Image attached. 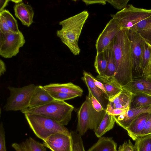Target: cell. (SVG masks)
<instances>
[{
	"mask_svg": "<svg viewBox=\"0 0 151 151\" xmlns=\"http://www.w3.org/2000/svg\"><path fill=\"white\" fill-rule=\"evenodd\" d=\"M112 42L116 65L114 78L123 88L133 79L130 44L125 30L122 29Z\"/></svg>",
	"mask_w": 151,
	"mask_h": 151,
	"instance_id": "obj_1",
	"label": "cell"
},
{
	"mask_svg": "<svg viewBox=\"0 0 151 151\" xmlns=\"http://www.w3.org/2000/svg\"><path fill=\"white\" fill-rule=\"evenodd\" d=\"M88 16V12L84 11L59 23L62 26V28L57 31V35L74 55L80 54L81 49L78 41Z\"/></svg>",
	"mask_w": 151,
	"mask_h": 151,
	"instance_id": "obj_2",
	"label": "cell"
},
{
	"mask_svg": "<svg viewBox=\"0 0 151 151\" xmlns=\"http://www.w3.org/2000/svg\"><path fill=\"white\" fill-rule=\"evenodd\" d=\"M74 106L65 101L54 100L48 104L34 108H29L21 112L39 115L53 119L63 126L71 119Z\"/></svg>",
	"mask_w": 151,
	"mask_h": 151,
	"instance_id": "obj_3",
	"label": "cell"
},
{
	"mask_svg": "<svg viewBox=\"0 0 151 151\" xmlns=\"http://www.w3.org/2000/svg\"><path fill=\"white\" fill-rule=\"evenodd\" d=\"M24 114L30 128L38 137L43 141L56 133L70 135L67 128L53 119L36 114Z\"/></svg>",
	"mask_w": 151,
	"mask_h": 151,
	"instance_id": "obj_4",
	"label": "cell"
},
{
	"mask_svg": "<svg viewBox=\"0 0 151 151\" xmlns=\"http://www.w3.org/2000/svg\"><path fill=\"white\" fill-rule=\"evenodd\" d=\"M37 86L29 84L21 88L9 86L7 88L10 92V96L4 107V110L21 111L29 107L32 95Z\"/></svg>",
	"mask_w": 151,
	"mask_h": 151,
	"instance_id": "obj_5",
	"label": "cell"
},
{
	"mask_svg": "<svg viewBox=\"0 0 151 151\" xmlns=\"http://www.w3.org/2000/svg\"><path fill=\"white\" fill-rule=\"evenodd\" d=\"M111 16L117 20L122 29L134 31L138 23L151 16V9L138 8L129 4L125 8Z\"/></svg>",
	"mask_w": 151,
	"mask_h": 151,
	"instance_id": "obj_6",
	"label": "cell"
},
{
	"mask_svg": "<svg viewBox=\"0 0 151 151\" xmlns=\"http://www.w3.org/2000/svg\"><path fill=\"white\" fill-rule=\"evenodd\" d=\"M25 41L21 32H12L3 34L0 32V55L5 58H10L19 52Z\"/></svg>",
	"mask_w": 151,
	"mask_h": 151,
	"instance_id": "obj_7",
	"label": "cell"
},
{
	"mask_svg": "<svg viewBox=\"0 0 151 151\" xmlns=\"http://www.w3.org/2000/svg\"><path fill=\"white\" fill-rule=\"evenodd\" d=\"M129 40L132 60L133 79L142 77L140 68L143 39L135 31L124 29Z\"/></svg>",
	"mask_w": 151,
	"mask_h": 151,
	"instance_id": "obj_8",
	"label": "cell"
},
{
	"mask_svg": "<svg viewBox=\"0 0 151 151\" xmlns=\"http://www.w3.org/2000/svg\"><path fill=\"white\" fill-rule=\"evenodd\" d=\"M121 29V26L117 20L114 18L111 19L96 40L95 46L97 53L104 51Z\"/></svg>",
	"mask_w": 151,
	"mask_h": 151,
	"instance_id": "obj_9",
	"label": "cell"
},
{
	"mask_svg": "<svg viewBox=\"0 0 151 151\" xmlns=\"http://www.w3.org/2000/svg\"><path fill=\"white\" fill-rule=\"evenodd\" d=\"M45 147L52 151H71V143L70 135L60 133L51 135L43 141Z\"/></svg>",
	"mask_w": 151,
	"mask_h": 151,
	"instance_id": "obj_10",
	"label": "cell"
},
{
	"mask_svg": "<svg viewBox=\"0 0 151 151\" xmlns=\"http://www.w3.org/2000/svg\"><path fill=\"white\" fill-rule=\"evenodd\" d=\"M145 113H151V106L129 108L123 114L113 116L116 123L126 130L136 118Z\"/></svg>",
	"mask_w": 151,
	"mask_h": 151,
	"instance_id": "obj_11",
	"label": "cell"
},
{
	"mask_svg": "<svg viewBox=\"0 0 151 151\" xmlns=\"http://www.w3.org/2000/svg\"><path fill=\"white\" fill-rule=\"evenodd\" d=\"M14 9L16 17L23 25L28 27L31 25L33 22L34 12L30 5L22 2L15 4Z\"/></svg>",
	"mask_w": 151,
	"mask_h": 151,
	"instance_id": "obj_12",
	"label": "cell"
},
{
	"mask_svg": "<svg viewBox=\"0 0 151 151\" xmlns=\"http://www.w3.org/2000/svg\"><path fill=\"white\" fill-rule=\"evenodd\" d=\"M42 87L48 91L71 94L76 95L78 96H81L83 92V90L80 87L71 82L65 83H50L42 86Z\"/></svg>",
	"mask_w": 151,
	"mask_h": 151,
	"instance_id": "obj_13",
	"label": "cell"
},
{
	"mask_svg": "<svg viewBox=\"0 0 151 151\" xmlns=\"http://www.w3.org/2000/svg\"><path fill=\"white\" fill-rule=\"evenodd\" d=\"M82 79L87 86L88 91L97 100L103 108L106 109L108 103L106 100H108L104 93L95 84L93 79V76L84 70Z\"/></svg>",
	"mask_w": 151,
	"mask_h": 151,
	"instance_id": "obj_14",
	"label": "cell"
},
{
	"mask_svg": "<svg viewBox=\"0 0 151 151\" xmlns=\"http://www.w3.org/2000/svg\"><path fill=\"white\" fill-rule=\"evenodd\" d=\"M78 122L77 130L81 136L83 135L90 129V118L87 96L78 112Z\"/></svg>",
	"mask_w": 151,
	"mask_h": 151,
	"instance_id": "obj_15",
	"label": "cell"
},
{
	"mask_svg": "<svg viewBox=\"0 0 151 151\" xmlns=\"http://www.w3.org/2000/svg\"><path fill=\"white\" fill-rule=\"evenodd\" d=\"M122 88L133 94L143 93L151 95V81L144 77L133 78L128 84Z\"/></svg>",
	"mask_w": 151,
	"mask_h": 151,
	"instance_id": "obj_16",
	"label": "cell"
},
{
	"mask_svg": "<svg viewBox=\"0 0 151 151\" xmlns=\"http://www.w3.org/2000/svg\"><path fill=\"white\" fill-rule=\"evenodd\" d=\"M55 100L41 86H37L31 97L29 107L34 108L48 104Z\"/></svg>",
	"mask_w": 151,
	"mask_h": 151,
	"instance_id": "obj_17",
	"label": "cell"
},
{
	"mask_svg": "<svg viewBox=\"0 0 151 151\" xmlns=\"http://www.w3.org/2000/svg\"><path fill=\"white\" fill-rule=\"evenodd\" d=\"M122 90L117 95L108 100V104L114 109H129L133 94L126 89Z\"/></svg>",
	"mask_w": 151,
	"mask_h": 151,
	"instance_id": "obj_18",
	"label": "cell"
},
{
	"mask_svg": "<svg viewBox=\"0 0 151 151\" xmlns=\"http://www.w3.org/2000/svg\"><path fill=\"white\" fill-rule=\"evenodd\" d=\"M149 113L142 114L136 118L126 129L129 136L134 141L140 136L144 128Z\"/></svg>",
	"mask_w": 151,
	"mask_h": 151,
	"instance_id": "obj_19",
	"label": "cell"
},
{
	"mask_svg": "<svg viewBox=\"0 0 151 151\" xmlns=\"http://www.w3.org/2000/svg\"><path fill=\"white\" fill-rule=\"evenodd\" d=\"M103 84L106 89L108 100L118 94L123 90L122 87L113 77L98 75L96 78Z\"/></svg>",
	"mask_w": 151,
	"mask_h": 151,
	"instance_id": "obj_20",
	"label": "cell"
},
{
	"mask_svg": "<svg viewBox=\"0 0 151 151\" xmlns=\"http://www.w3.org/2000/svg\"><path fill=\"white\" fill-rule=\"evenodd\" d=\"M12 147L15 151H47L43 144L31 137L21 143H14Z\"/></svg>",
	"mask_w": 151,
	"mask_h": 151,
	"instance_id": "obj_21",
	"label": "cell"
},
{
	"mask_svg": "<svg viewBox=\"0 0 151 151\" xmlns=\"http://www.w3.org/2000/svg\"><path fill=\"white\" fill-rule=\"evenodd\" d=\"M117 144L111 137H101L88 151H117Z\"/></svg>",
	"mask_w": 151,
	"mask_h": 151,
	"instance_id": "obj_22",
	"label": "cell"
},
{
	"mask_svg": "<svg viewBox=\"0 0 151 151\" xmlns=\"http://www.w3.org/2000/svg\"><path fill=\"white\" fill-rule=\"evenodd\" d=\"M134 31L151 44V16L138 23Z\"/></svg>",
	"mask_w": 151,
	"mask_h": 151,
	"instance_id": "obj_23",
	"label": "cell"
},
{
	"mask_svg": "<svg viewBox=\"0 0 151 151\" xmlns=\"http://www.w3.org/2000/svg\"><path fill=\"white\" fill-rule=\"evenodd\" d=\"M88 99V108L90 118V129L95 131L98 127L106 113V110L99 112L93 107L90 99L87 95Z\"/></svg>",
	"mask_w": 151,
	"mask_h": 151,
	"instance_id": "obj_24",
	"label": "cell"
},
{
	"mask_svg": "<svg viewBox=\"0 0 151 151\" xmlns=\"http://www.w3.org/2000/svg\"><path fill=\"white\" fill-rule=\"evenodd\" d=\"M115 122L114 116L106 113L97 129L94 131L96 136L99 138L102 137L113 128Z\"/></svg>",
	"mask_w": 151,
	"mask_h": 151,
	"instance_id": "obj_25",
	"label": "cell"
},
{
	"mask_svg": "<svg viewBox=\"0 0 151 151\" xmlns=\"http://www.w3.org/2000/svg\"><path fill=\"white\" fill-rule=\"evenodd\" d=\"M112 42L104 50L107 63V68L105 75L109 77H114L116 71V65Z\"/></svg>",
	"mask_w": 151,
	"mask_h": 151,
	"instance_id": "obj_26",
	"label": "cell"
},
{
	"mask_svg": "<svg viewBox=\"0 0 151 151\" xmlns=\"http://www.w3.org/2000/svg\"><path fill=\"white\" fill-rule=\"evenodd\" d=\"M151 106V95L140 93L133 94L130 108Z\"/></svg>",
	"mask_w": 151,
	"mask_h": 151,
	"instance_id": "obj_27",
	"label": "cell"
},
{
	"mask_svg": "<svg viewBox=\"0 0 151 151\" xmlns=\"http://www.w3.org/2000/svg\"><path fill=\"white\" fill-rule=\"evenodd\" d=\"M151 55V45L150 44L143 40L142 50L141 56L140 68L142 73V76L150 59Z\"/></svg>",
	"mask_w": 151,
	"mask_h": 151,
	"instance_id": "obj_28",
	"label": "cell"
},
{
	"mask_svg": "<svg viewBox=\"0 0 151 151\" xmlns=\"http://www.w3.org/2000/svg\"><path fill=\"white\" fill-rule=\"evenodd\" d=\"M107 65V61L104 51L97 53L95 58L94 66L98 75L105 76Z\"/></svg>",
	"mask_w": 151,
	"mask_h": 151,
	"instance_id": "obj_29",
	"label": "cell"
},
{
	"mask_svg": "<svg viewBox=\"0 0 151 151\" xmlns=\"http://www.w3.org/2000/svg\"><path fill=\"white\" fill-rule=\"evenodd\" d=\"M134 147L135 151H151V134L137 137Z\"/></svg>",
	"mask_w": 151,
	"mask_h": 151,
	"instance_id": "obj_30",
	"label": "cell"
},
{
	"mask_svg": "<svg viewBox=\"0 0 151 151\" xmlns=\"http://www.w3.org/2000/svg\"><path fill=\"white\" fill-rule=\"evenodd\" d=\"M71 143V151H85L81 136L76 132H70Z\"/></svg>",
	"mask_w": 151,
	"mask_h": 151,
	"instance_id": "obj_31",
	"label": "cell"
},
{
	"mask_svg": "<svg viewBox=\"0 0 151 151\" xmlns=\"http://www.w3.org/2000/svg\"><path fill=\"white\" fill-rule=\"evenodd\" d=\"M5 18L7 23L10 30L13 32L18 33L20 32L17 20L8 10L6 9L0 12Z\"/></svg>",
	"mask_w": 151,
	"mask_h": 151,
	"instance_id": "obj_32",
	"label": "cell"
},
{
	"mask_svg": "<svg viewBox=\"0 0 151 151\" xmlns=\"http://www.w3.org/2000/svg\"><path fill=\"white\" fill-rule=\"evenodd\" d=\"M51 96L55 100L64 101L73 99L77 96L59 92L48 91Z\"/></svg>",
	"mask_w": 151,
	"mask_h": 151,
	"instance_id": "obj_33",
	"label": "cell"
},
{
	"mask_svg": "<svg viewBox=\"0 0 151 151\" xmlns=\"http://www.w3.org/2000/svg\"><path fill=\"white\" fill-rule=\"evenodd\" d=\"M129 109H114L110 104H108L106 109V113L113 116H118L127 112Z\"/></svg>",
	"mask_w": 151,
	"mask_h": 151,
	"instance_id": "obj_34",
	"label": "cell"
},
{
	"mask_svg": "<svg viewBox=\"0 0 151 151\" xmlns=\"http://www.w3.org/2000/svg\"><path fill=\"white\" fill-rule=\"evenodd\" d=\"M106 1L110 4L114 8L118 10H122L127 6L129 0H106Z\"/></svg>",
	"mask_w": 151,
	"mask_h": 151,
	"instance_id": "obj_35",
	"label": "cell"
},
{
	"mask_svg": "<svg viewBox=\"0 0 151 151\" xmlns=\"http://www.w3.org/2000/svg\"><path fill=\"white\" fill-rule=\"evenodd\" d=\"M5 134L3 124L0 125V151H6V147Z\"/></svg>",
	"mask_w": 151,
	"mask_h": 151,
	"instance_id": "obj_36",
	"label": "cell"
},
{
	"mask_svg": "<svg viewBox=\"0 0 151 151\" xmlns=\"http://www.w3.org/2000/svg\"><path fill=\"white\" fill-rule=\"evenodd\" d=\"M151 134V113H149L145 125L140 136Z\"/></svg>",
	"mask_w": 151,
	"mask_h": 151,
	"instance_id": "obj_37",
	"label": "cell"
},
{
	"mask_svg": "<svg viewBox=\"0 0 151 151\" xmlns=\"http://www.w3.org/2000/svg\"><path fill=\"white\" fill-rule=\"evenodd\" d=\"M11 31L6 22L5 17L0 14V32L3 34Z\"/></svg>",
	"mask_w": 151,
	"mask_h": 151,
	"instance_id": "obj_38",
	"label": "cell"
},
{
	"mask_svg": "<svg viewBox=\"0 0 151 151\" xmlns=\"http://www.w3.org/2000/svg\"><path fill=\"white\" fill-rule=\"evenodd\" d=\"M117 151H135L134 145L130 140L124 142L119 146Z\"/></svg>",
	"mask_w": 151,
	"mask_h": 151,
	"instance_id": "obj_39",
	"label": "cell"
},
{
	"mask_svg": "<svg viewBox=\"0 0 151 151\" xmlns=\"http://www.w3.org/2000/svg\"><path fill=\"white\" fill-rule=\"evenodd\" d=\"M150 44L151 45V44ZM142 77L151 81V55L148 64L143 73Z\"/></svg>",
	"mask_w": 151,
	"mask_h": 151,
	"instance_id": "obj_40",
	"label": "cell"
},
{
	"mask_svg": "<svg viewBox=\"0 0 151 151\" xmlns=\"http://www.w3.org/2000/svg\"><path fill=\"white\" fill-rule=\"evenodd\" d=\"M93 79L95 85L104 93L108 100L106 91L103 83L98 81L96 78L94 77L93 76Z\"/></svg>",
	"mask_w": 151,
	"mask_h": 151,
	"instance_id": "obj_41",
	"label": "cell"
},
{
	"mask_svg": "<svg viewBox=\"0 0 151 151\" xmlns=\"http://www.w3.org/2000/svg\"><path fill=\"white\" fill-rule=\"evenodd\" d=\"M86 5L91 4H99L104 5L106 4V0H83L82 1Z\"/></svg>",
	"mask_w": 151,
	"mask_h": 151,
	"instance_id": "obj_42",
	"label": "cell"
},
{
	"mask_svg": "<svg viewBox=\"0 0 151 151\" xmlns=\"http://www.w3.org/2000/svg\"><path fill=\"white\" fill-rule=\"evenodd\" d=\"M6 66L4 62L1 59L0 60V76L3 75L6 71Z\"/></svg>",
	"mask_w": 151,
	"mask_h": 151,
	"instance_id": "obj_43",
	"label": "cell"
},
{
	"mask_svg": "<svg viewBox=\"0 0 151 151\" xmlns=\"http://www.w3.org/2000/svg\"><path fill=\"white\" fill-rule=\"evenodd\" d=\"M10 1L9 0H0V12L4 9V8L8 5L9 2Z\"/></svg>",
	"mask_w": 151,
	"mask_h": 151,
	"instance_id": "obj_44",
	"label": "cell"
},
{
	"mask_svg": "<svg viewBox=\"0 0 151 151\" xmlns=\"http://www.w3.org/2000/svg\"><path fill=\"white\" fill-rule=\"evenodd\" d=\"M11 1H12L13 2L15 3V4H19V3H20L22 2V0H11Z\"/></svg>",
	"mask_w": 151,
	"mask_h": 151,
	"instance_id": "obj_45",
	"label": "cell"
}]
</instances>
